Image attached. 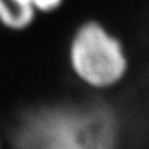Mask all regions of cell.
I'll list each match as a JSON object with an SVG mask.
<instances>
[{"label": "cell", "instance_id": "3957f363", "mask_svg": "<svg viewBox=\"0 0 149 149\" xmlns=\"http://www.w3.org/2000/svg\"><path fill=\"white\" fill-rule=\"evenodd\" d=\"M36 0H0V22L10 29H24L35 18Z\"/></svg>", "mask_w": 149, "mask_h": 149}, {"label": "cell", "instance_id": "277c9868", "mask_svg": "<svg viewBox=\"0 0 149 149\" xmlns=\"http://www.w3.org/2000/svg\"><path fill=\"white\" fill-rule=\"evenodd\" d=\"M61 1L62 0H36L35 7L40 11H53L61 4Z\"/></svg>", "mask_w": 149, "mask_h": 149}, {"label": "cell", "instance_id": "6da1fadb", "mask_svg": "<svg viewBox=\"0 0 149 149\" xmlns=\"http://www.w3.org/2000/svg\"><path fill=\"white\" fill-rule=\"evenodd\" d=\"M14 149H115L117 122L101 104L50 105L24 113Z\"/></svg>", "mask_w": 149, "mask_h": 149}, {"label": "cell", "instance_id": "7a4b0ae2", "mask_svg": "<svg viewBox=\"0 0 149 149\" xmlns=\"http://www.w3.org/2000/svg\"><path fill=\"white\" fill-rule=\"evenodd\" d=\"M69 55L74 73L93 87L115 84L127 69L120 42L97 22H88L76 32Z\"/></svg>", "mask_w": 149, "mask_h": 149}]
</instances>
